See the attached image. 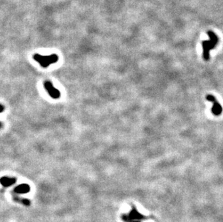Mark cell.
Returning <instances> with one entry per match:
<instances>
[{
  "instance_id": "6",
  "label": "cell",
  "mask_w": 223,
  "mask_h": 222,
  "mask_svg": "<svg viewBox=\"0 0 223 222\" xmlns=\"http://www.w3.org/2000/svg\"><path fill=\"white\" fill-rule=\"evenodd\" d=\"M30 190H31V188H30L29 185H27V184H22V185H18L15 188V192L17 193L23 194V193H28Z\"/></svg>"
},
{
  "instance_id": "3",
  "label": "cell",
  "mask_w": 223,
  "mask_h": 222,
  "mask_svg": "<svg viewBox=\"0 0 223 222\" xmlns=\"http://www.w3.org/2000/svg\"><path fill=\"white\" fill-rule=\"evenodd\" d=\"M206 99L209 102H212V107L211 109L212 113L215 116H220L222 113V107L220 105V102H218V101L217 100L216 97L212 94H207Z\"/></svg>"
},
{
  "instance_id": "4",
  "label": "cell",
  "mask_w": 223,
  "mask_h": 222,
  "mask_svg": "<svg viewBox=\"0 0 223 222\" xmlns=\"http://www.w3.org/2000/svg\"><path fill=\"white\" fill-rule=\"evenodd\" d=\"M122 219H123V220L124 221L133 222L134 221H140L142 220V219H147V218L139 213V212L137 211V208H135V206H133L132 211H131V213H129V216H122Z\"/></svg>"
},
{
  "instance_id": "1",
  "label": "cell",
  "mask_w": 223,
  "mask_h": 222,
  "mask_svg": "<svg viewBox=\"0 0 223 222\" xmlns=\"http://www.w3.org/2000/svg\"><path fill=\"white\" fill-rule=\"evenodd\" d=\"M207 35L209 37V40H204L202 42L203 48V58L205 61H209L210 56L209 52L211 50L214 49L219 43V38L217 34L212 30L207 31Z\"/></svg>"
},
{
  "instance_id": "5",
  "label": "cell",
  "mask_w": 223,
  "mask_h": 222,
  "mask_svg": "<svg viewBox=\"0 0 223 222\" xmlns=\"http://www.w3.org/2000/svg\"><path fill=\"white\" fill-rule=\"evenodd\" d=\"M44 87L46 90L48 92V94L54 99H58L60 97V91L54 87L53 84L49 81H46L44 82Z\"/></svg>"
},
{
  "instance_id": "2",
  "label": "cell",
  "mask_w": 223,
  "mask_h": 222,
  "mask_svg": "<svg viewBox=\"0 0 223 222\" xmlns=\"http://www.w3.org/2000/svg\"><path fill=\"white\" fill-rule=\"evenodd\" d=\"M33 59L42 67L46 68L51 64L56 63L58 61V56L56 54H52V55L50 56H42L36 54L33 56Z\"/></svg>"
},
{
  "instance_id": "8",
  "label": "cell",
  "mask_w": 223,
  "mask_h": 222,
  "mask_svg": "<svg viewBox=\"0 0 223 222\" xmlns=\"http://www.w3.org/2000/svg\"><path fill=\"white\" fill-rule=\"evenodd\" d=\"M133 222H140V221H134Z\"/></svg>"
},
{
  "instance_id": "7",
  "label": "cell",
  "mask_w": 223,
  "mask_h": 222,
  "mask_svg": "<svg viewBox=\"0 0 223 222\" xmlns=\"http://www.w3.org/2000/svg\"><path fill=\"white\" fill-rule=\"evenodd\" d=\"M15 182V178H9V177H2L1 179V184L5 187H9L13 185Z\"/></svg>"
}]
</instances>
